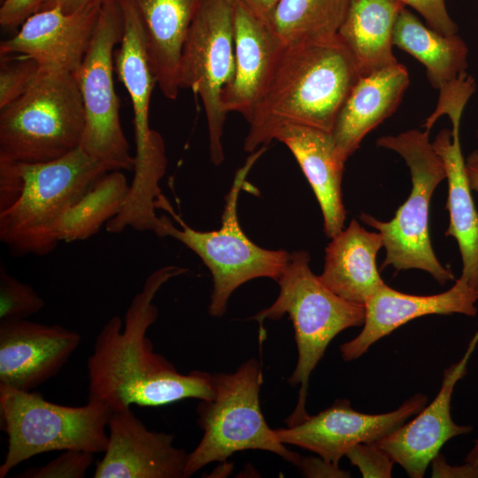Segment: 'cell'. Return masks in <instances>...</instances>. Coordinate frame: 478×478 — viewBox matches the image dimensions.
Returning <instances> with one entry per match:
<instances>
[{
  "label": "cell",
  "mask_w": 478,
  "mask_h": 478,
  "mask_svg": "<svg viewBox=\"0 0 478 478\" xmlns=\"http://www.w3.org/2000/svg\"><path fill=\"white\" fill-rule=\"evenodd\" d=\"M350 0H279L272 24L285 44L337 35Z\"/></svg>",
  "instance_id": "obj_28"
},
{
  "label": "cell",
  "mask_w": 478,
  "mask_h": 478,
  "mask_svg": "<svg viewBox=\"0 0 478 478\" xmlns=\"http://www.w3.org/2000/svg\"><path fill=\"white\" fill-rule=\"evenodd\" d=\"M123 15V35L114 53V70L126 88L134 112L135 154L134 178L124 207L145 216L156 210L163 195L159 182L167 158L161 135L149 125L150 102L157 84L149 61L139 15L131 0H119Z\"/></svg>",
  "instance_id": "obj_11"
},
{
  "label": "cell",
  "mask_w": 478,
  "mask_h": 478,
  "mask_svg": "<svg viewBox=\"0 0 478 478\" xmlns=\"http://www.w3.org/2000/svg\"><path fill=\"white\" fill-rule=\"evenodd\" d=\"M430 464L432 466V477H478V466L466 462V465L461 466H452L439 453L432 459Z\"/></svg>",
  "instance_id": "obj_35"
},
{
  "label": "cell",
  "mask_w": 478,
  "mask_h": 478,
  "mask_svg": "<svg viewBox=\"0 0 478 478\" xmlns=\"http://www.w3.org/2000/svg\"><path fill=\"white\" fill-rule=\"evenodd\" d=\"M16 163L19 189L0 211V241L12 256H45L59 243L65 212L108 171L80 147L50 162Z\"/></svg>",
  "instance_id": "obj_3"
},
{
  "label": "cell",
  "mask_w": 478,
  "mask_h": 478,
  "mask_svg": "<svg viewBox=\"0 0 478 478\" xmlns=\"http://www.w3.org/2000/svg\"><path fill=\"white\" fill-rule=\"evenodd\" d=\"M299 164L320 204L324 231L330 239L343 229L346 211L342 196L345 162L336 150L332 134L302 125H284L274 134Z\"/></svg>",
  "instance_id": "obj_21"
},
{
  "label": "cell",
  "mask_w": 478,
  "mask_h": 478,
  "mask_svg": "<svg viewBox=\"0 0 478 478\" xmlns=\"http://www.w3.org/2000/svg\"><path fill=\"white\" fill-rule=\"evenodd\" d=\"M107 428L94 478H186L188 453L173 435L148 429L130 408L112 412Z\"/></svg>",
  "instance_id": "obj_15"
},
{
  "label": "cell",
  "mask_w": 478,
  "mask_h": 478,
  "mask_svg": "<svg viewBox=\"0 0 478 478\" xmlns=\"http://www.w3.org/2000/svg\"><path fill=\"white\" fill-rule=\"evenodd\" d=\"M299 466L310 477H349L350 474L341 470L339 466L328 463L320 458L302 459Z\"/></svg>",
  "instance_id": "obj_36"
},
{
  "label": "cell",
  "mask_w": 478,
  "mask_h": 478,
  "mask_svg": "<svg viewBox=\"0 0 478 478\" xmlns=\"http://www.w3.org/2000/svg\"><path fill=\"white\" fill-rule=\"evenodd\" d=\"M428 135L427 130L410 129L378 138V147L397 152L405 161L412 189L390 220L382 221L365 212L359 218L382 235L386 251L382 269L389 266L397 271L420 269L443 285L454 280V274L435 254L429 236L428 212L432 195L446 179V172Z\"/></svg>",
  "instance_id": "obj_7"
},
{
  "label": "cell",
  "mask_w": 478,
  "mask_h": 478,
  "mask_svg": "<svg viewBox=\"0 0 478 478\" xmlns=\"http://www.w3.org/2000/svg\"><path fill=\"white\" fill-rule=\"evenodd\" d=\"M45 305L43 298L29 285L10 275L0 266V320L27 319Z\"/></svg>",
  "instance_id": "obj_29"
},
{
  "label": "cell",
  "mask_w": 478,
  "mask_h": 478,
  "mask_svg": "<svg viewBox=\"0 0 478 478\" xmlns=\"http://www.w3.org/2000/svg\"><path fill=\"white\" fill-rule=\"evenodd\" d=\"M0 111V159L50 162L81 145L85 115L75 73L39 69L27 92Z\"/></svg>",
  "instance_id": "obj_6"
},
{
  "label": "cell",
  "mask_w": 478,
  "mask_h": 478,
  "mask_svg": "<svg viewBox=\"0 0 478 478\" xmlns=\"http://www.w3.org/2000/svg\"><path fill=\"white\" fill-rule=\"evenodd\" d=\"M277 282L280 291L275 301L252 319L262 322L288 314L293 323L298 358L288 382L299 384L300 389L297 405L285 420L289 427L309 416L305 409L309 379L328 345L343 330L363 326L366 308L331 291L311 270L305 251L290 253Z\"/></svg>",
  "instance_id": "obj_5"
},
{
  "label": "cell",
  "mask_w": 478,
  "mask_h": 478,
  "mask_svg": "<svg viewBox=\"0 0 478 478\" xmlns=\"http://www.w3.org/2000/svg\"><path fill=\"white\" fill-rule=\"evenodd\" d=\"M235 73L234 0H201L180 63V87L197 95L207 122L210 158L224 161L222 135L227 112L222 93Z\"/></svg>",
  "instance_id": "obj_12"
},
{
  "label": "cell",
  "mask_w": 478,
  "mask_h": 478,
  "mask_svg": "<svg viewBox=\"0 0 478 478\" xmlns=\"http://www.w3.org/2000/svg\"><path fill=\"white\" fill-rule=\"evenodd\" d=\"M365 478L391 477L394 460L376 443H362L345 455Z\"/></svg>",
  "instance_id": "obj_32"
},
{
  "label": "cell",
  "mask_w": 478,
  "mask_h": 478,
  "mask_svg": "<svg viewBox=\"0 0 478 478\" xmlns=\"http://www.w3.org/2000/svg\"><path fill=\"white\" fill-rule=\"evenodd\" d=\"M0 110L20 97L35 81L37 62L27 55H0Z\"/></svg>",
  "instance_id": "obj_30"
},
{
  "label": "cell",
  "mask_w": 478,
  "mask_h": 478,
  "mask_svg": "<svg viewBox=\"0 0 478 478\" xmlns=\"http://www.w3.org/2000/svg\"><path fill=\"white\" fill-rule=\"evenodd\" d=\"M256 12L272 21V16L279 0H241Z\"/></svg>",
  "instance_id": "obj_38"
},
{
  "label": "cell",
  "mask_w": 478,
  "mask_h": 478,
  "mask_svg": "<svg viewBox=\"0 0 478 478\" xmlns=\"http://www.w3.org/2000/svg\"><path fill=\"white\" fill-rule=\"evenodd\" d=\"M201 0H131L142 23L157 85L174 100L180 87L183 46Z\"/></svg>",
  "instance_id": "obj_23"
},
{
  "label": "cell",
  "mask_w": 478,
  "mask_h": 478,
  "mask_svg": "<svg viewBox=\"0 0 478 478\" xmlns=\"http://www.w3.org/2000/svg\"><path fill=\"white\" fill-rule=\"evenodd\" d=\"M130 185L122 171H110L64 214L58 227L59 242L83 241L97 234L121 210Z\"/></svg>",
  "instance_id": "obj_27"
},
{
  "label": "cell",
  "mask_w": 478,
  "mask_h": 478,
  "mask_svg": "<svg viewBox=\"0 0 478 478\" xmlns=\"http://www.w3.org/2000/svg\"><path fill=\"white\" fill-rule=\"evenodd\" d=\"M94 453L66 450L45 466L34 467L20 474L24 478H82L92 465Z\"/></svg>",
  "instance_id": "obj_31"
},
{
  "label": "cell",
  "mask_w": 478,
  "mask_h": 478,
  "mask_svg": "<svg viewBox=\"0 0 478 478\" xmlns=\"http://www.w3.org/2000/svg\"><path fill=\"white\" fill-rule=\"evenodd\" d=\"M478 289L461 275L448 290L415 296L382 286L365 304L366 317L360 333L340 346L344 361L361 357L372 344L410 320L430 314L460 313L474 317Z\"/></svg>",
  "instance_id": "obj_18"
},
{
  "label": "cell",
  "mask_w": 478,
  "mask_h": 478,
  "mask_svg": "<svg viewBox=\"0 0 478 478\" xmlns=\"http://www.w3.org/2000/svg\"><path fill=\"white\" fill-rule=\"evenodd\" d=\"M102 0L71 13L58 7L31 15L19 32L0 43V55L22 54L43 70L75 73L86 54L96 26Z\"/></svg>",
  "instance_id": "obj_16"
},
{
  "label": "cell",
  "mask_w": 478,
  "mask_h": 478,
  "mask_svg": "<svg viewBox=\"0 0 478 478\" xmlns=\"http://www.w3.org/2000/svg\"><path fill=\"white\" fill-rule=\"evenodd\" d=\"M405 5L399 0H350L338 36L362 75L398 63L393 55L396 21Z\"/></svg>",
  "instance_id": "obj_25"
},
{
  "label": "cell",
  "mask_w": 478,
  "mask_h": 478,
  "mask_svg": "<svg viewBox=\"0 0 478 478\" xmlns=\"http://www.w3.org/2000/svg\"><path fill=\"white\" fill-rule=\"evenodd\" d=\"M81 341L60 325L0 320V385L30 391L55 376Z\"/></svg>",
  "instance_id": "obj_14"
},
{
  "label": "cell",
  "mask_w": 478,
  "mask_h": 478,
  "mask_svg": "<svg viewBox=\"0 0 478 478\" xmlns=\"http://www.w3.org/2000/svg\"><path fill=\"white\" fill-rule=\"evenodd\" d=\"M393 43L426 67L430 83L438 90L466 73L468 49L463 39L423 25L405 7L396 21Z\"/></svg>",
  "instance_id": "obj_26"
},
{
  "label": "cell",
  "mask_w": 478,
  "mask_h": 478,
  "mask_svg": "<svg viewBox=\"0 0 478 478\" xmlns=\"http://www.w3.org/2000/svg\"><path fill=\"white\" fill-rule=\"evenodd\" d=\"M466 462L478 466V438L475 441L473 449L466 457Z\"/></svg>",
  "instance_id": "obj_40"
},
{
  "label": "cell",
  "mask_w": 478,
  "mask_h": 478,
  "mask_svg": "<svg viewBox=\"0 0 478 478\" xmlns=\"http://www.w3.org/2000/svg\"><path fill=\"white\" fill-rule=\"evenodd\" d=\"M467 102L463 94H451L441 101L437 112L449 116L452 129H442L432 146L443 162L448 181L445 208L450 223L445 236L457 241L463 265L461 275L478 289V212L471 195L459 136L461 116Z\"/></svg>",
  "instance_id": "obj_20"
},
{
  "label": "cell",
  "mask_w": 478,
  "mask_h": 478,
  "mask_svg": "<svg viewBox=\"0 0 478 478\" xmlns=\"http://www.w3.org/2000/svg\"><path fill=\"white\" fill-rule=\"evenodd\" d=\"M477 141H478V129H477Z\"/></svg>",
  "instance_id": "obj_41"
},
{
  "label": "cell",
  "mask_w": 478,
  "mask_h": 478,
  "mask_svg": "<svg viewBox=\"0 0 478 478\" xmlns=\"http://www.w3.org/2000/svg\"><path fill=\"white\" fill-rule=\"evenodd\" d=\"M49 0H4L0 25L7 29L21 26L31 15L42 10Z\"/></svg>",
  "instance_id": "obj_34"
},
{
  "label": "cell",
  "mask_w": 478,
  "mask_h": 478,
  "mask_svg": "<svg viewBox=\"0 0 478 478\" xmlns=\"http://www.w3.org/2000/svg\"><path fill=\"white\" fill-rule=\"evenodd\" d=\"M187 268L166 266L145 280L132 298L124 320L112 316L97 334L88 358V400L106 405L112 412L140 406H161L185 398L214 397L212 375L193 371L182 374L153 350L147 336L158 319L153 304L161 287Z\"/></svg>",
  "instance_id": "obj_1"
},
{
  "label": "cell",
  "mask_w": 478,
  "mask_h": 478,
  "mask_svg": "<svg viewBox=\"0 0 478 478\" xmlns=\"http://www.w3.org/2000/svg\"><path fill=\"white\" fill-rule=\"evenodd\" d=\"M266 149V146H263L251 152L236 171L225 197L221 224L217 230L199 231L190 227L173 211L164 195L157 203V209L170 213L180 227L162 215L154 233L181 242L202 259L212 274L213 289L208 311L213 317L225 313L230 296L242 284L260 277L277 281L289 260L290 253L286 251L267 250L255 244L244 234L238 219L239 194L246 184L250 170Z\"/></svg>",
  "instance_id": "obj_4"
},
{
  "label": "cell",
  "mask_w": 478,
  "mask_h": 478,
  "mask_svg": "<svg viewBox=\"0 0 478 478\" xmlns=\"http://www.w3.org/2000/svg\"><path fill=\"white\" fill-rule=\"evenodd\" d=\"M96 1L98 0H49L42 9L58 7L64 12L71 13Z\"/></svg>",
  "instance_id": "obj_37"
},
{
  "label": "cell",
  "mask_w": 478,
  "mask_h": 478,
  "mask_svg": "<svg viewBox=\"0 0 478 478\" xmlns=\"http://www.w3.org/2000/svg\"><path fill=\"white\" fill-rule=\"evenodd\" d=\"M478 343V332L462 358L443 371L441 389L429 405L409 422L375 442L412 478H421L442 446L451 438L468 434L471 426L456 424L451 401L457 382L464 376L469 358Z\"/></svg>",
  "instance_id": "obj_17"
},
{
  "label": "cell",
  "mask_w": 478,
  "mask_h": 478,
  "mask_svg": "<svg viewBox=\"0 0 478 478\" xmlns=\"http://www.w3.org/2000/svg\"><path fill=\"white\" fill-rule=\"evenodd\" d=\"M409 83L408 71L399 63L359 77L331 132L343 161L346 162L364 137L397 110Z\"/></svg>",
  "instance_id": "obj_22"
},
{
  "label": "cell",
  "mask_w": 478,
  "mask_h": 478,
  "mask_svg": "<svg viewBox=\"0 0 478 478\" xmlns=\"http://www.w3.org/2000/svg\"><path fill=\"white\" fill-rule=\"evenodd\" d=\"M427 402V396L416 394L394 411L367 414L352 409L347 399H337L318 414L275 433L282 443L312 451L339 466L340 459L353 447L388 436L420 412Z\"/></svg>",
  "instance_id": "obj_13"
},
{
  "label": "cell",
  "mask_w": 478,
  "mask_h": 478,
  "mask_svg": "<svg viewBox=\"0 0 478 478\" xmlns=\"http://www.w3.org/2000/svg\"><path fill=\"white\" fill-rule=\"evenodd\" d=\"M361 73L337 35L285 44L250 118L243 149L266 146L284 125L332 132L337 115Z\"/></svg>",
  "instance_id": "obj_2"
},
{
  "label": "cell",
  "mask_w": 478,
  "mask_h": 478,
  "mask_svg": "<svg viewBox=\"0 0 478 478\" xmlns=\"http://www.w3.org/2000/svg\"><path fill=\"white\" fill-rule=\"evenodd\" d=\"M284 46L270 19L243 1L234 0L235 73L222 93L227 113L250 118Z\"/></svg>",
  "instance_id": "obj_19"
},
{
  "label": "cell",
  "mask_w": 478,
  "mask_h": 478,
  "mask_svg": "<svg viewBox=\"0 0 478 478\" xmlns=\"http://www.w3.org/2000/svg\"><path fill=\"white\" fill-rule=\"evenodd\" d=\"M418 12L428 26L436 32L451 35L457 34L458 26L448 13L444 0H399Z\"/></svg>",
  "instance_id": "obj_33"
},
{
  "label": "cell",
  "mask_w": 478,
  "mask_h": 478,
  "mask_svg": "<svg viewBox=\"0 0 478 478\" xmlns=\"http://www.w3.org/2000/svg\"><path fill=\"white\" fill-rule=\"evenodd\" d=\"M111 413L99 402L88 400L82 406H66L45 400L36 392L0 385L1 428L8 437L0 478L44 452L79 450L103 453L108 443Z\"/></svg>",
  "instance_id": "obj_9"
},
{
  "label": "cell",
  "mask_w": 478,
  "mask_h": 478,
  "mask_svg": "<svg viewBox=\"0 0 478 478\" xmlns=\"http://www.w3.org/2000/svg\"><path fill=\"white\" fill-rule=\"evenodd\" d=\"M123 27L119 0H102L90 43L75 73L85 115L80 148L108 172L134 170L135 165L121 127L113 80V50Z\"/></svg>",
  "instance_id": "obj_10"
},
{
  "label": "cell",
  "mask_w": 478,
  "mask_h": 478,
  "mask_svg": "<svg viewBox=\"0 0 478 478\" xmlns=\"http://www.w3.org/2000/svg\"><path fill=\"white\" fill-rule=\"evenodd\" d=\"M382 247L379 232L367 231L353 219L326 247L324 267L319 277L340 297L365 305L385 285L376 265V256Z\"/></svg>",
  "instance_id": "obj_24"
},
{
  "label": "cell",
  "mask_w": 478,
  "mask_h": 478,
  "mask_svg": "<svg viewBox=\"0 0 478 478\" xmlns=\"http://www.w3.org/2000/svg\"><path fill=\"white\" fill-rule=\"evenodd\" d=\"M212 375L215 393L197 406L198 424L204 434L197 446L188 453L186 478L209 463L224 462L244 450L271 451L299 466L300 455L285 447L262 414L259 362L251 358L235 373Z\"/></svg>",
  "instance_id": "obj_8"
},
{
  "label": "cell",
  "mask_w": 478,
  "mask_h": 478,
  "mask_svg": "<svg viewBox=\"0 0 478 478\" xmlns=\"http://www.w3.org/2000/svg\"><path fill=\"white\" fill-rule=\"evenodd\" d=\"M466 167L472 190L478 192V150H474L466 160Z\"/></svg>",
  "instance_id": "obj_39"
}]
</instances>
